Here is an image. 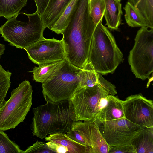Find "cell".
Returning a JSON list of instances; mask_svg holds the SVG:
<instances>
[{"label":"cell","mask_w":153,"mask_h":153,"mask_svg":"<svg viewBox=\"0 0 153 153\" xmlns=\"http://www.w3.org/2000/svg\"><path fill=\"white\" fill-rule=\"evenodd\" d=\"M109 94L99 83L78 89L70 100L76 121L93 122L100 99Z\"/></svg>","instance_id":"8"},{"label":"cell","mask_w":153,"mask_h":153,"mask_svg":"<svg viewBox=\"0 0 153 153\" xmlns=\"http://www.w3.org/2000/svg\"><path fill=\"white\" fill-rule=\"evenodd\" d=\"M66 134L69 137L73 140L80 144L88 146L81 134L76 130L72 128L71 130Z\"/></svg>","instance_id":"30"},{"label":"cell","mask_w":153,"mask_h":153,"mask_svg":"<svg viewBox=\"0 0 153 153\" xmlns=\"http://www.w3.org/2000/svg\"><path fill=\"white\" fill-rule=\"evenodd\" d=\"M92 0H89V2H90V1H91Z\"/></svg>","instance_id":"35"},{"label":"cell","mask_w":153,"mask_h":153,"mask_svg":"<svg viewBox=\"0 0 153 153\" xmlns=\"http://www.w3.org/2000/svg\"><path fill=\"white\" fill-rule=\"evenodd\" d=\"M48 147L57 153H69L66 147L59 143L51 141H48L46 143Z\"/></svg>","instance_id":"31"},{"label":"cell","mask_w":153,"mask_h":153,"mask_svg":"<svg viewBox=\"0 0 153 153\" xmlns=\"http://www.w3.org/2000/svg\"><path fill=\"white\" fill-rule=\"evenodd\" d=\"M82 69L64 59L53 75L42 83L45 101L56 103L70 100L79 87Z\"/></svg>","instance_id":"4"},{"label":"cell","mask_w":153,"mask_h":153,"mask_svg":"<svg viewBox=\"0 0 153 153\" xmlns=\"http://www.w3.org/2000/svg\"><path fill=\"white\" fill-rule=\"evenodd\" d=\"M63 60L39 65L38 67H34L29 72L33 73V79L36 82L42 83L53 75Z\"/></svg>","instance_id":"18"},{"label":"cell","mask_w":153,"mask_h":153,"mask_svg":"<svg viewBox=\"0 0 153 153\" xmlns=\"http://www.w3.org/2000/svg\"><path fill=\"white\" fill-rule=\"evenodd\" d=\"M45 138L46 141L57 143L66 147L69 153H93L90 147L73 140L66 133H57L50 134Z\"/></svg>","instance_id":"16"},{"label":"cell","mask_w":153,"mask_h":153,"mask_svg":"<svg viewBox=\"0 0 153 153\" xmlns=\"http://www.w3.org/2000/svg\"><path fill=\"white\" fill-rule=\"evenodd\" d=\"M71 0H49L40 15L44 27L51 30Z\"/></svg>","instance_id":"14"},{"label":"cell","mask_w":153,"mask_h":153,"mask_svg":"<svg viewBox=\"0 0 153 153\" xmlns=\"http://www.w3.org/2000/svg\"><path fill=\"white\" fill-rule=\"evenodd\" d=\"M98 74L99 84L109 94L115 95L117 93L115 86L105 79L101 74Z\"/></svg>","instance_id":"29"},{"label":"cell","mask_w":153,"mask_h":153,"mask_svg":"<svg viewBox=\"0 0 153 153\" xmlns=\"http://www.w3.org/2000/svg\"><path fill=\"white\" fill-rule=\"evenodd\" d=\"M12 73L6 71L0 64V108L5 103V98L10 87V78Z\"/></svg>","instance_id":"24"},{"label":"cell","mask_w":153,"mask_h":153,"mask_svg":"<svg viewBox=\"0 0 153 153\" xmlns=\"http://www.w3.org/2000/svg\"><path fill=\"white\" fill-rule=\"evenodd\" d=\"M72 128L81 134L93 153H108L109 146L95 123L76 121L73 124Z\"/></svg>","instance_id":"12"},{"label":"cell","mask_w":153,"mask_h":153,"mask_svg":"<svg viewBox=\"0 0 153 153\" xmlns=\"http://www.w3.org/2000/svg\"><path fill=\"white\" fill-rule=\"evenodd\" d=\"M145 19L147 27L153 29V0H129Z\"/></svg>","instance_id":"23"},{"label":"cell","mask_w":153,"mask_h":153,"mask_svg":"<svg viewBox=\"0 0 153 153\" xmlns=\"http://www.w3.org/2000/svg\"><path fill=\"white\" fill-rule=\"evenodd\" d=\"M37 7L36 12L41 15L45 9L49 0H34Z\"/></svg>","instance_id":"32"},{"label":"cell","mask_w":153,"mask_h":153,"mask_svg":"<svg viewBox=\"0 0 153 153\" xmlns=\"http://www.w3.org/2000/svg\"><path fill=\"white\" fill-rule=\"evenodd\" d=\"M23 151L6 133L0 131V153H22Z\"/></svg>","instance_id":"26"},{"label":"cell","mask_w":153,"mask_h":153,"mask_svg":"<svg viewBox=\"0 0 153 153\" xmlns=\"http://www.w3.org/2000/svg\"><path fill=\"white\" fill-rule=\"evenodd\" d=\"M25 14L27 22L18 20L17 15L8 19L0 28V34L4 41L16 48L24 49L42 38L45 29L40 15L36 12Z\"/></svg>","instance_id":"5"},{"label":"cell","mask_w":153,"mask_h":153,"mask_svg":"<svg viewBox=\"0 0 153 153\" xmlns=\"http://www.w3.org/2000/svg\"><path fill=\"white\" fill-rule=\"evenodd\" d=\"M109 94L102 97L100 99L97 107V112L104 108L107 105L108 101V95Z\"/></svg>","instance_id":"33"},{"label":"cell","mask_w":153,"mask_h":153,"mask_svg":"<svg viewBox=\"0 0 153 153\" xmlns=\"http://www.w3.org/2000/svg\"><path fill=\"white\" fill-rule=\"evenodd\" d=\"M44 105L33 108L31 124L33 135L43 139L48 135L66 133L76 121L70 100L55 103L46 101Z\"/></svg>","instance_id":"2"},{"label":"cell","mask_w":153,"mask_h":153,"mask_svg":"<svg viewBox=\"0 0 153 153\" xmlns=\"http://www.w3.org/2000/svg\"><path fill=\"white\" fill-rule=\"evenodd\" d=\"M29 58L38 65L62 61L66 58L63 41L43 37L25 49Z\"/></svg>","instance_id":"10"},{"label":"cell","mask_w":153,"mask_h":153,"mask_svg":"<svg viewBox=\"0 0 153 153\" xmlns=\"http://www.w3.org/2000/svg\"><path fill=\"white\" fill-rule=\"evenodd\" d=\"M141 27L130 51L128 62L136 78L144 80L150 77L153 71V29Z\"/></svg>","instance_id":"7"},{"label":"cell","mask_w":153,"mask_h":153,"mask_svg":"<svg viewBox=\"0 0 153 153\" xmlns=\"http://www.w3.org/2000/svg\"><path fill=\"white\" fill-rule=\"evenodd\" d=\"M89 0H79L75 12L62 32L68 60L82 69L88 62L92 37L96 26L89 13Z\"/></svg>","instance_id":"1"},{"label":"cell","mask_w":153,"mask_h":153,"mask_svg":"<svg viewBox=\"0 0 153 153\" xmlns=\"http://www.w3.org/2000/svg\"><path fill=\"white\" fill-rule=\"evenodd\" d=\"M54 153L49 149L46 143L37 141L31 146L28 147L22 153Z\"/></svg>","instance_id":"27"},{"label":"cell","mask_w":153,"mask_h":153,"mask_svg":"<svg viewBox=\"0 0 153 153\" xmlns=\"http://www.w3.org/2000/svg\"><path fill=\"white\" fill-rule=\"evenodd\" d=\"M105 11L104 16L108 28L117 30L121 22L123 14L120 1L118 0H103Z\"/></svg>","instance_id":"15"},{"label":"cell","mask_w":153,"mask_h":153,"mask_svg":"<svg viewBox=\"0 0 153 153\" xmlns=\"http://www.w3.org/2000/svg\"><path fill=\"white\" fill-rule=\"evenodd\" d=\"M96 124L109 147L131 143L144 128L133 123L125 117Z\"/></svg>","instance_id":"9"},{"label":"cell","mask_w":153,"mask_h":153,"mask_svg":"<svg viewBox=\"0 0 153 153\" xmlns=\"http://www.w3.org/2000/svg\"><path fill=\"white\" fill-rule=\"evenodd\" d=\"M28 0H0V17L8 19L16 16Z\"/></svg>","instance_id":"20"},{"label":"cell","mask_w":153,"mask_h":153,"mask_svg":"<svg viewBox=\"0 0 153 153\" xmlns=\"http://www.w3.org/2000/svg\"><path fill=\"white\" fill-rule=\"evenodd\" d=\"M124 117L123 100L117 96L109 94L107 105L96 113L93 122L98 123Z\"/></svg>","instance_id":"13"},{"label":"cell","mask_w":153,"mask_h":153,"mask_svg":"<svg viewBox=\"0 0 153 153\" xmlns=\"http://www.w3.org/2000/svg\"><path fill=\"white\" fill-rule=\"evenodd\" d=\"M80 76V84L79 88L92 87L99 84L98 73L95 71L91 63L88 61L82 68Z\"/></svg>","instance_id":"22"},{"label":"cell","mask_w":153,"mask_h":153,"mask_svg":"<svg viewBox=\"0 0 153 153\" xmlns=\"http://www.w3.org/2000/svg\"><path fill=\"white\" fill-rule=\"evenodd\" d=\"M124 9L125 19L128 26L131 27H147L146 22L139 11L131 3L128 1Z\"/></svg>","instance_id":"21"},{"label":"cell","mask_w":153,"mask_h":153,"mask_svg":"<svg viewBox=\"0 0 153 153\" xmlns=\"http://www.w3.org/2000/svg\"><path fill=\"white\" fill-rule=\"evenodd\" d=\"M89 10L90 15L97 25L104 15L105 6L103 0H92L89 2Z\"/></svg>","instance_id":"25"},{"label":"cell","mask_w":153,"mask_h":153,"mask_svg":"<svg viewBox=\"0 0 153 153\" xmlns=\"http://www.w3.org/2000/svg\"><path fill=\"white\" fill-rule=\"evenodd\" d=\"M119 1H120L121 0H118Z\"/></svg>","instance_id":"36"},{"label":"cell","mask_w":153,"mask_h":153,"mask_svg":"<svg viewBox=\"0 0 153 153\" xmlns=\"http://www.w3.org/2000/svg\"><path fill=\"white\" fill-rule=\"evenodd\" d=\"M124 117L144 128L153 127V101L141 94L132 95L123 100Z\"/></svg>","instance_id":"11"},{"label":"cell","mask_w":153,"mask_h":153,"mask_svg":"<svg viewBox=\"0 0 153 153\" xmlns=\"http://www.w3.org/2000/svg\"><path fill=\"white\" fill-rule=\"evenodd\" d=\"M32 93L27 80L12 91L10 98L0 108V131L14 128L24 121L32 105Z\"/></svg>","instance_id":"6"},{"label":"cell","mask_w":153,"mask_h":153,"mask_svg":"<svg viewBox=\"0 0 153 153\" xmlns=\"http://www.w3.org/2000/svg\"><path fill=\"white\" fill-rule=\"evenodd\" d=\"M5 49V45L0 43V57L4 54Z\"/></svg>","instance_id":"34"},{"label":"cell","mask_w":153,"mask_h":153,"mask_svg":"<svg viewBox=\"0 0 153 153\" xmlns=\"http://www.w3.org/2000/svg\"><path fill=\"white\" fill-rule=\"evenodd\" d=\"M131 143L136 153H153V127L144 128Z\"/></svg>","instance_id":"17"},{"label":"cell","mask_w":153,"mask_h":153,"mask_svg":"<svg viewBox=\"0 0 153 153\" xmlns=\"http://www.w3.org/2000/svg\"><path fill=\"white\" fill-rule=\"evenodd\" d=\"M79 0H71L51 30L62 34L69 22L77 8Z\"/></svg>","instance_id":"19"},{"label":"cell","mask_w":153,"mask_h":153,"mask_svg":"<svg viewBox=\"0 0 153 153\" xmlns=\"http://www.w3.org/2000/svg\"><path fill=\"white\" fill-rule=\"evenodd\" d=\"M97 25L91 43L88 62L102 75L113 73L124 60L123 55L111 32L102 23Z\"/></svg>","instance_id":"3"},{"label":"cell","mask_w":153,"mask_h":153,"mask_svg":"<svg viewBox=\"0 0 153 153\" xmlns=\"http://www.w3.org/2000/svg\"><path fill=\"white\" fill-rule=\"evenodd\" d=\"M136 153L135 149L132 143L109 147L108 153Z\"/></svg>","instance_id":"28"}]
</instances>
